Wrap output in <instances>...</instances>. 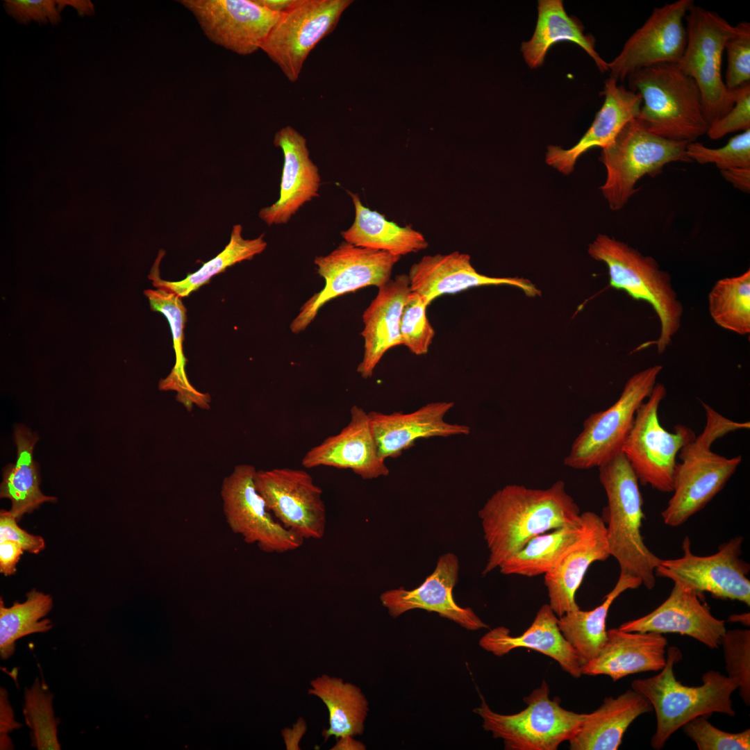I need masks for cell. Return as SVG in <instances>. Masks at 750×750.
I'll return each instance as SVG.
<instances>
[{
  "mask_svg": "<svg viewBox=\"0 0 750 750\" xmlns=\"http://www.w3.org/2000/svg\"><path fill=\"white\" fill-rule=\"evenodd\" d=\"M478 516L489 550L483 575L533 538L581 520L580 509L562 481L547 489L506 485L488 499Z\"/></svg>",
  "mask_w": 750,
  "mask_h": 750,
  "instance_id": "6da1fadb",
  "label": "cell"
},
{
  "mask_svg": "<svg viewBox=\"0 0 750 750\" xmlns=\"http://www.w3.org/2000/svg\"><path fill=\"white\" fill-rule=\"evenodd\" d=\"M666 656L665 665L657 675L631 683V688L644 697L656 712V728L651 740L656 750L662 749L674 733L695 717L714 712L735 715L731 696L738 685L733 681L712 669L703 674L701 685H684L674 672L682 658L680 649L669 647Z\"/></svg>",
  "mask_w": 750,
  "mask_h": 750,
  "instance_id": "7a4b0ae2",
  "label": "cell"
},
{
  "mask_svg": "<svg viewBox=\"0 0 750 750\" xmlns=\"http://www.w3.org/2000/svg\"><path fill=\"white\" fill-rule=\"evenodd\" d=\"M599 471L608 501L604 514L610 556L617 560L620 574L639 578L651 590L662 559L648 549L642 538L644 517L639 480L622 451L600 465Z\"/></svg>",
  "mask_w": 750,
  "mask_h": 750,
  "instance_id": "3957f363",
  "label": "cell"
},
{
  "mask_svg": "<svg viewBox=\"0 0 750 750\" xmlns=\"http://www.w3.org/2000/svg\"><path fill=\"white\" fill-rule=\"evenodd\" d=\"M706 414L703 431L679 452L673 495L661 512L664 523L682 525L703 509L725 486L742 461L717 454L710 449L714 441L729 432L747 428V422H733L702 403Z\"/></svg>",
  "mask_w": 750,
  "mask_h": 750,
  "instance_id": "277c9868",
  "label": "cell"
},
{
  "mask_svg": "<svg viewBox=\"0 0 750 750\" xmlns=\"http://www.w3.org/2000/svg\"><path fill=\"white\" fill-rule=\"evenodd\" d=\"M630 90L642 97L637 118L652 133L695 142L709 127L699 88L676 63L662 62L628 76Z\"/></svg>",
  "mask_w": 750,
  "mask_h": 750,
  "instance_id": "5b68a950",
  "label": "cell"
},
{
  "mask_svg": "<svg viewBox=\"0 0 750 750\" xmlns=\"http://www.w3.org/2000/svg\"><path fill=\"white\" fill-rule=\"evenodd\" d=\"M588 252L593 259L606 264L611 287L648 302L654 309L660 323L657 350L662 353L678 331L683 312L669 274L653 258L605 234L595 238Z\"/></svg>",
  "mask_w": 750,
  "mask_h": 750,
  "instance_id": "8992f818",
  "label": "cell"
},
{
  "mask_svg": "<svg viewBox=\"0 0 750 750\" xmlns=\"http://www.w3.org/2000/svg\"><path fill=\"white\" fill-rule=\"evenodd\" d=\"M688 143L655 135L637 117L626 123L599 158L606 170L600 190L610 208L622 209L644 175L655 176L672 162H692L686 153Z\"/></svg>",
  "mask_w": 750,
  "mask_h": 750,
  "instance_id": "52a82bcc",
  "label": "cell"
},
{
  "mask_svg": "<svg viewBox=\"0 0 750 750\" xmlns=\"http://www.w3.org/2000/svg\"><path fill=\"white\" fill-rule=\"evenodd\" d=\"M550 690L543 681L523 701L527 706L520 712L503 715L494 712L482 699L474 710L483 719V728L501 738L508 750H556L576 733L585 713L565 709L560 699L549 698Z\"/></svg>",
  "mask_w": 750,
  "mask_h": 750,
  "instance_id": "ba28073f",
  "label": "cell"
},
{
  "mask_svg": "<svg viewBox=\"0 0 750 750\" xmlns=\"http://www.w3.org/2000/svg\"><path fill=\"white\" fill-rule=\"evenodd\" d=\"M666 389L656 383L638 408L622 447L639 481L662 492H672L680 451L696 437L689 427L678 424L673 432L660 424L658 408Z\"/></svg>",
  "mask_w": 750,
  "mask_h": 750,
  "instance_id": "9c48e42d",
  "label": "cell"
},
{
  "mask_svg": "<svg viewBox=\"0 0 750 750\" xmlns=\"http://www.w3.org/2000/svg\"><path fill=\"white\" fill-rule=\"evenodd\" d=\"M685 19L687 44L679 67L696 82L709 125L733 107L736 90L726 88L722 77V60L726 40L735 26L716 12L693 4Z\"/></svg>",
  "mask_w": 750,
  "mask_h": 750,
  "instance_id": "30bf717a",
  "label": "cell"
},
{
  "mask_svg": "<svg viewBox=\"0 0 750 750\" xmlns=\"http://www.w3.org/2000/svg\"><path fill=\"white\" fill-rule=\"evenodd\" d=\"M662 367L651 366L626 381L619 398L605 410L591 414L574 441L564 464L576 469L599 467L622 451L636 411L651 394Z\"/></svg>",
  "mask_w": 750,
  "mask_h": 750,
  "instance_id": "8fae6325",
  "label": "cell"
},
{
  "mask_svg": "<svg viewBox=\"0 0 750 750\" xmlns=\"http://www.w3.org/2000/svg\"><path fill=\"white\" fill-rule=\"evenodd\" d=\"M400 258L345 241L329 254L317 256L314 262L325 285L300 308L290 325L291 331L297 334L305 331L319 309L338 297L367 286H383L390 280L392 269Z\"/></svg>",
  "mask_w": 750,
  "mask_h": 750,
  "instance_id": "7c38bea8",
  "label": "cell"
},
{
  "mask_svg": "<svg viewBox=\"0 0 750 750\" xmlns=\"http://www.w3.org/2000/svg\"><path fill=\"white\" fill-rule=\"evenodd\" d=\"M256 468L238 465L222 481L220 496L230 530L247 544L268 553H283L302 546L304 540L285 528L272 515L255 485Z\"/></svg>",
  "mask_w": 750,
  "mask_h": 750,
  "instance_id": "4fadbf2b",
  "label": "cell"
},
{
  "mask_svg": "<svg viewBox=\"0 0 750 750\" xmlns=\"http://www.w3.org/2000/svg\"><path fill=\"white\" fill-rule=\"evenodd\" d=\"M351 0H298L281 14L262 45L290 82L299 77L311 51L333 31Z\"/></svg>",
  "mask_w": 750,
  "mask_h": 750,
  "instance_id": "5bb4252c",
  "label": "cell"
},
{
  "mask_svg": "<svg viewBox=\"0 0 750 750\" xmlns=\"http://www.w3.org/2000/svg\"><path fill=\"white\" fill-rule=\"evenodd\" d=\"M743 538L737 536L719 545L717 551L699 556L691 551L688 536L683 542V556L676 559H662L655 570L656 576L669 578L701 596H712L750 605L749 563L743 560Z\"/></svg>",
  "mask_w": 750,
  "mask_h": 750,
  "instance_id": "9a60e30c",
  "label": "cell"
},
{
  "mask_svg": "<svg viewBox=\"0 0 750 750\" xmlns=\"http://www.w3.org/2000/svg\"><path fill=\"white\" fill-rule=\"evenodd\" d=\"M255 485L285 528L304 540L324 537L327 516L322 490L307 472L288 467L257 470Z\"/></svg>",
  "mask_w": 750,
  "mask_h": 750,
  "instance_id": "2e32d148",
  "label": "cell"
},
{
  "mask_svg": "<svg viewBox=\"0 0 750 750\" xmlns=\"http://www.w3.org/2000/svg\"><path fill=\"white\" fill-rule=\"evenodd\" d=\"M213 43L241 56L261 49L281 14L256 0H180Z\"/></svg>",
  "mask_w": 750,
  "mask_h": 750,
  "instance_id": "e0dca14e",
  "label": "cell"
},
{
  "mask_svg": "<svg viewBox=\"0 0 750 750\" xmlns=\"http://www.w3.org/2000/svg\"><path fill=\"white\" fill-rule=\"evenodd\" d=\"M693 4L692 0H678L655 8L620 53L608 63L610 77L623 81L633 72L658 63L678 64L687 44L683 19Z\"/></svg>",
  "mask_w": 750,
  "mask_h": 750,
  "instance_id": "ac0fdd59",
  "label": "cell"
},
{
  "mask_svg": "<svg viewBox=\"0 0 750 750\" xmlns=\"http://www.w3.org/2000/svg\"><path fill=\"white\" fill-rule=\"evenodd\" d=\"M458 569L457 556L444 553L438 558L433 572L419 587L386 590L380 596L381 603L393 618L410 610L422 609L436 612L469 631L488 628L472 608L460 607L454 601L453 589L458 581Z\"/></svg>",
  "mask_w": 750,
  "mask_h": 750,
  "instance_id": "d6986e66",
  "label": "cell"
},
{
  "mask_svg": "<svg viewBox=\"0 0 750 750\" xmlns=\"http://www.w3.org/2000/svg\"><path fill=\"white\" fill-rule=\"evenodd\" d=\"M700 594L674 583L669 596L652 612L623 623L629 632L676 633L693 638L710 649L720 646L726 632L724 620L715 617Z\"/></svg>",
  "mask_w": 750,
  "mask_h": 750,
  "instance_id": "ffe728a7",
  "label": "cell"
},
{
  "mask_svg": "<svg viewBox=\"0 0 750 750\" xmlns=\"http://www.w3.org/2000/svg\"><path fill=\"white\" fill-rule=\"evenodd\" d=\"M408 275L411 291L419 294L428 306L443 294L482 285H512L530 297L541 294L527 279L490 277L478 273L472 265L469 255L459 251L425 256L411 266Z\"/></svg>",
  "mask_w": 750,
  "mask_h": 750,
  "instance_id": "44dd1931",
  "label": "cell"
},
{
  "mask_svg": "<svg viewBox=\"0 0 750 750\" xmlns=\"http://www.w3.org/2000/svg\"><path fill=\"white\" fill-rule=\"evenodd\" d=\"M453 406L451 401H435L409 413L368 412L379 456L384 460L397 458L419 439L469 435V426L444 420V416Z\"/></svg>",
  "mask_w": 750,
  "mask_h": 750,
  "instance_id": "7402d4cb",
  "label": "cell"
},
{
  "mask_svg": "<svg viewBox=\"0 0 750 750\" xmlns=\"http://www.w3.org/2000/svg\"><path fill=\"white\" fill-rule=\"evenodd\" d=\"M350 415L349 422L339 433L328 437L304 455L302 465L350 469L365 480L388 476L390 470L378 455L368 412L353 405Z\"/></svg>",
  "mask_w": 750,
  "mask_h": 750,
  "instance_id": "603a6c76",
  "label": "cell"
},
{
  "mask_svg": "<svg viewBox=\"0 0 750 750\" xmlns=\"http://www.w3.org/2000/svg\"><path fill=\"white\" fill-rule=\"evenodd\" d=\"M274 144L281 149L284 162L278 199L259 212L268 226L287 223L306 202L318 197L321 181L306 139L296 129L289 125L281 128L275 133Z\"/></svg>",
  "mask_w": 750,
  "mask_h": 750,
  "instance_id": "cb8c5ba5",
  "label": "cell"
},
{
  "mask_svg": "<svg viewBox=\"0 0 750 750\" xmlns=\"http://www.w3.org/2000/svg\"><path fill=\"white\" fill-rule=\"evenodd\" d=\"M601 94L605 97L602 107L575 145L567 149L554 145L547 147L546 163L564 175L574 171L577 160L588 150L609 146L624 124L639 115L642 103L640 94L617 85L612 78L606 80Z\"/></svg>",
  "mask_w": 750,
  "mask_h": 750,
  "instance_id": "d4e9b609",
  "label": "cell"
},
{
  "mask_svg": "<svg viewBox=\"0 0 750 750\" xmlns=\"http://www.w3.org/2000/svg\"><path fill=\"white\" fill-rule=\"evenodd\" d=\"M667 646L661 633L611 628L598 655L581 667V673L606 675L617 681L636 673L660 671L666 663Z\"/></svg>",
  "mask_w": 750,
  "mask_h": 750,
  "instance_id": "484cf974",
  "label": "cell"
},
{
  "mask_svg": "<svg viewBox=\"0 0 750 750\" xmlns=\"http://www.w3.org/2000/svg\"><path fill=\"white\" fill-rule=\"evenodd\" d=\"M587 530L576 546L544 575L549 606L558 617L579 608L575 595L590 566L610 556L601 517L587 511Z\"/></svg>",
  "mask_w": 750,
  "mask_h": 750,
  "instance_id": "4316f807",
  "label": "cell"
},
{
  "mask_svg": "<svg viewBox=\"0 0 750 750\" xmlns=\"http://www.w3.org/2000/svg\"><path fill=\"white\" fill-rule=\"evenodd\" d=\"M411 292L408 275L396 276L378 288L376 297L364 311V353L357 372L370 378L381 359L390 349L401 345L400 319Z\"/></svg>",
  "mask_w": 750,
  "mask_h": 750,
  "instance_id": "83f0119b",
  "label": "cell"
},
{
  "mask_svg": "<svg viewBox=\"0 0 750 750\" xmlns=\"http://www.w3.org/2000/svg\"><path fill=\"white\" fill-rule=\"evenodd\" d=\"M558 619L549 605L544 604L522 635H511L508 628L498 626L487 632L478 644L497 656H502L517 648L535 650L555 660L562 669L574 678H579L582 673L578 656L562 635Z\"/></svg>",
  "mask_w": 750,
  "mask_h": 750,
  "instance_id": "f1b7e54d",
  "label": "cell"
},
{
  "mask_svg": "<svg viewBox=\"0 0 750 750\" xmlns=\"http://www.w3.org/2000/svg\"><path fill=\"white\" fill-rule=\"evenodd\" d=\"M649 701L632 688L617 697H606L591 713H585L576 733L569 741L571 750H617L629 726L649 712Z\"/></svg>",
  "mask_w": 750,
  "mask_h": 750,
  "instance_id": "f546056e",
  "label": "cell"
},
{
  "mask_svg": "<svg viewBox=\"0 0 750 750\" xmlns=\"http://www.w3.org/2000/svg\"><path fill=\"white\" fill-rule=\"evenodd\" d=\"M538 17L534 33L530 40L522 44L521 51L528 66L542 65L548 50L554 44L567 41L580 46L594 60L601 72L608 71L606 62L596 51L595 39L584 34V27L574 16H569L561 0L538 1Z\"/></svg>",
  "mask_w": 750,
  "mask_h": 750,
  "instance_id": "4dcf8cb0",
  "label": "cell"
},
{
  "mask_svg": "<svg viewBox=\"0 0 750 750\" xmlns=\"http://www.w3.org/2000/svg\"><path fill=\"white\" fill-rule=\"evenodd\" d=\"M38 439L37 433L32 432L23 424H17L14 429L16 462L8 464L3 469L0 497L11 501L9 511L17 521L42 503L57 501L54 497L44 495L40 488L39 466L33 455Z\"/></svg>",
  "mask_w": 750,
  "mask_h": 750,
  "instance_id": "1f68e13d",
  "label": "cell"
},
{
  "mask_svg": "<svg viewBox=\"0 0 750 750\" xmlns=\"http://www.w3.org/2000/svg\"><path fill=\"white\" fill-rule=\"evenodd\" d=\"M354 208L352 225L341 235L355 246L385 251L401 257L426 249L424 236L411 226H401L385 215L364 206L358 194L349 192Z\"/></svg>",
  "mask_w": 750,
  "mask_h": 750,
  "instance_id": "d6a6232c",
  "label": "cell"
},
{
  "mask_svg": "<svg viewBox=\"0 0 750 750\" xmlns=\"http://www.w3.org/2000/svg\"><path fill=\"white\" fill-rule=\"evenodd\" d=\"M587 526V514L584 512L581 513L580 522L533 538L498 568L506 575L533 577L545 574L576 546L585 535Z\"/></svg>",
  "mask_w": 750,
  "mask_h": 750,
  "instance_id": "836d02e7",
  "label": "cell"
},
{
  "mask_svg": "<svg viewBox=\"0 0 750 750\" xmlns=\"http://www.w3.org/2000/svg\"><path fill=\"white\" fill-rule=\"evenodd\" d=\"M308 693L319 698L328 711L329 727L323 729L326 741L344 735H362L369 711L361 689L342 678L323 674L312 680Z\"/></svg>",
  "mask_w": 750,
  "mask_h": 750,
  "instance_id": "e575fe53",
  "label": "cell"
},
{
  "mask_svg": "<svg viewBox=\"0 0 750 750\" xmlns=\"http://www.w3.org/2000/svg\"><path fill=\"white\" fill-rule=\"evenodd\" d=\"M642 585L639 578L620 574L615 587L599 606L588 611L578 608L558 617V627L576 651L581 666L598 655L606 640V622L613 601L626 590Z\"/></svg>",
  "mask_w": 750,
  "mask_h": 750,
  "instance_id": "d590c367",
  "label": "cell"
},
{
  "mask_svg": "<svg viewBox=\"0 0 750 750\" xmlns=\"http://www.w3.org/2000/svg\"><path fill=\"white\" fill-rule=\"evenodd\" d=\"M240 224L234 225L229 242L222 252L205 262L200 269L188 275L184 279L169 281L160 278L159 266L164 252L160 251L149 275L154 287L174 293L183 298L208 283L215 275L224 272L228 267L244 260H251L262 253L267 247L264 233L254 239H244Z\"/></svg>",
  "mask_w": 750,
  "mask_h": 750,
  "instance_id": "8d00e7d4",
  "label": "cell"
},
{
  "mask_svg": "<svg viewBox=\"0 0 750 750\" xmlns=\"http://www.w3.org/2000/svg\"><path fill=\"white\" fill-rule=\"evenodd\" d=\"M50 594L33 589L26 594L23 602L15 601L6 607L0 598V656L6 660L15 651L17 640L38 633H45L53 627L45 618L53 608Z\"/></svg>",
  "mask_w": 750,
  "mask_h": 750,
  "instance_id": "74e56055",
  "label": "cell"
},
{
  "mask_svg": "<svg viewBox=\"0 0 750 750\" xmlns=\"http://www.w3.org/2000/svg\"><path fill=\"white\" fill-rule=\"evenodd\" d=\"M708 310L720 327L741 335L750 333V270L715 283L708 294Z\"/></svg>",
  "mask_w": 750,
  "mask_h": 750,
  "instance_id": "f35d334b",
  "label": "cell"
},
{
  "mask_svg": "<svg viewBox=\"0 0 750 750\" xmlns=\"http://www.w3.org/2000/svg\"><path fill=\"white\" fill-rule=\"evenodd\" d=\"M144 293L149 299L151 309L162 313L167 318L172 331L176 354V365L170 374L160 381V389L177 390L187 394H197V392L190 384L184 369L186 359L183 351V341L187 310L181 297L160 288L146 290Z\"/></svg>",
  "mask_w": 750,
  "mask_h": 750,
  "instance_id": "ab89813d",
  "label": "cell"
},
{
  "mask_svg": "<svg viewBox=\"0 0 750 750\" xmlns=\"http://www.w3.org/2000/svg\"><path fill=\"white\" fill-rule=\"evenodd\" d=\"M53 699L48 686L38 678L31 688H24L23 715L31 730V745L38 750L60 749L59 719L54 715Z\"/></svg>",
  "mask_w": 750,
  "mask_h": 750,
  "instance_id": "60d3db41",
  "label": "cell"
},
{
  "mask_svg": "<svg viewBox=\"0 0 750 750\" xmlns=\"http://www.w3.org/2000/svg\"><path fill=\"white\" fill-rule=\"evenodd\" d=\"M722 647L727 676L738 685L739 694L744 704L750 705V631H726Z\"/></svg>",
  "mask_w": 750,
  "mask_h": 750,
  "instance_id": "b9f144b4",
  "label": "cell"
},
{
  "mask_svg": "<svg viewBox=\"0 0 750 750\" xmlns=\"http://www.w3.org/2000/svg\"><path fill=\"white\" fill-rule=\"evenodd\" d=\"M427 306L419 294L411 291L401 312V344L417 356L428 353L435 336V330L426 316Z\"/></svg>",
  "mask_w": 750,
  "mask_h": 750,
  "instance_id": "7bdbcfd3",
  "label": "cell"
},
{
  "mask_svg": "<svg viewBox=\"0 0 750 750\" xmlns=\"http://www.w3.org/2000/svg\"><path fill=\"white\" fill-rule=\"evenodd\" d=\"M686 153L692 161L714 163L720 170L750 167V129L730 138L719 148H709L696 141L689 142Z\"/></svg>",
  "mask_w": 750,
  "mask_h": 750,
  "instance_id": "ee69618b",
  "label": "cell"
},
{
  "mask_svg": "<svg viewBox=\"0 0 750 750\" xmlns=\"http://www.w3.org/2000/svg\"><path fill=\"white\" fill-rule=\"evenodd\" d=\"M699 750H749L750 729L729 733L719 729L706 718L699 716L685 723L682 727Z\"/></svg>",
  "mask_w": 750,
  "mask_h": 750,
  "instance_id": "f6af8a7d",
  "label": "cell"
},
{
  "mask_svg": "<svg viewBox=\"0 0 750 750\" xmlns=\"http://www.w3.org/2000/svg\"><path fill=\"white\" fill-rule=\"evenodd\" d=\"M727 54L725 85L734 90L750 82V24L742 22L735 26L733 33L726 40Z\"/></svg>",
  "mask_w": 750,
  "mask_h": 750,
  "instance_id": "bcb514c9",
  "label": "cell"
},
{
  "mask_svg": "<svg viewBox=\"0 0 750 750\" xmlns=\"http://www.w3.org/2000/svg\"><path fill=\"white\" fill-rule=\"evenodd\" d=\"M6 13L23 25L32 22L39 24H58L61 21L56 0H4Z\"/></svg>",
  "mask_w": 750,
  "mask_h": 750,
  "instance_id": "7dc6e473",
  "label": "cell"
},
{
  "mask_svg": "<svg viewBox=\"0 0 750 750\" xmlns=\"http://www.w3.org/2000/svg\"><path fill=\"white\" fill-rule=\"evenodd\" d=\"M750 129V83L736 89L735 101L732 109L724 117L711 122L707 134L717 140L738 131Z\"/></svg>",
  "mask_w": 750,
  "mask_h": 750,
  "instance_id": "c3c4849f",
  "label": "cell"
},
{
  "mask_svg": "<svg viewBox=\"0 0 750 750\" xmlns=\"http://www.w3.org/2000/svg\"><path fill=\"white\" fill-rule=\"evenodd\" d=\"M17 522L9 510H1L0 542L13 540L19 543L24 551L35 554L42 551L45 547L43 538L27 533L18 526Z\"/></svg>",
  "mask_w": 750,
  "mask_h": 750,
  "instance_id": "681fc988",
  "label": "cell"
},
{
  "mask_svg": "<svg viewBox=\"0 0 750 750\" xmlns=\"http://www.w3.org/2000/svg\"><path fill=\"white\" fill-rule=\"evenodd\" d=\"M22 726V724L15 718L14 710L10 705L8 692L0 688V749H13L12 742L9 733Z\"/></svg>",
  "mask_w": 750,
  "mask_h": 750,
  "instance_id": "f907efd6",
  "label": "cell"
},
{
  "mask_svg": "<svg viewBox=\"0 0 750 750\" xmlns=\"http://www.w3.org/2000/svg\"><path fill=\"white\" fill-rule=\"evenodd\" d=\"M23 551L22 547L15 541L0 542V572L5 576L14 574Z\"/></svg>",
  "mask_w": 750,
  "mask_h": 750,
  "instance_id": "816d5d0a",
  "label": "cell"
},
{
  "mask_svg": "<svg viewBox=\"0 0 750 750\" xmlns=\"http://www.w3.org/2000/svg\"><path fill=\"white\" fill-rule=\"evenodd\" d=\"M723 178L734 188L749 193L750 191V167L731 168L720 170Z\"/></svg>",
  "mask_w": 750,
  "mask_h": 750,
  "instance_id": "f5cc1de1",
  "label": "cell"
},
{
  "mask_svg": "<svg viewBox=\"0 0 750 750\" xmlns=\"http://www.w3.org/2000/svg\"><path fill=\"white\" fill-rule=\"evenodd\" d=\"M56 2L60 12L65 6H71L80 16H90L94 13V6L90 0H56Z\"/></svg>",
  "mask_w": 750,
  "mask_h": 750,
  "instance_id": "db71d44e",
  "label": "cell"
},
{
  "mask_svg": "<svg viewBox=\"0 0 750 750\" xmlns=\"http://www.w3.org/2000/svg\"><path fill=\"white\" fill-rule=\"evenodd\" d=\"M262 6L273 12L283 14L292 8L298 0H256Z\"/></svg>",
  "mask_w": 750,
  "mask_h": 750,
  "instance_id": "11a10c76",
  "label": "cell"
},
{
  "mask_svg": "<svg viewBox=\"0 0 750 750\" xmlns=\"http://www.w3.org/2000/svg\"><path fill=\"white\" fill-rule=\"evenodd\" d=\"M351 735H344L337 738V742L331 749V750H364L365 745L361 742L356 740Z\"/></svg>",
  "mask_w": 750,
  "mask_h": 750,
  "instance_id": "9f6ffc18",
  "label": "cell"
},
{
  "mask_svg": "<svg viewBox=\"0 0 750 750\" xmlns=\"http://www.w3.org/2000/svg\"><path fill=\"white\" fill-rule=\"evenodd\" d=\"M728 621L739 622L746 626L749 625V613H745L742 615H732L729 617Z\"/></svg>",
  "mask_w": 750,
  "mask_h": 750,
  "instance_id": "6f0895ef",
  "label": "cell"
}]
</instances>
